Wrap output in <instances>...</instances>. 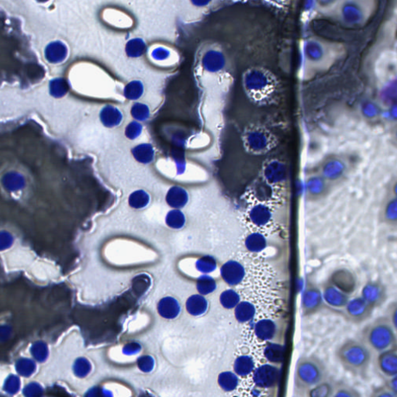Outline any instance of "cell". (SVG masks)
<instances>
[{
  "instance_id": "1",
  "label": "cell",
  "mask_w": 397,
  "mask_h": 397,
  "mask_svg": "<svg viewBox=\"0 0 397 397\" xmlns=\"http://www.w3.org/2000/svg\"><path fill=\"white\" fill-rule=\"evenodd\" d=\"M336 357L346 371L363 376L369 368L372 353L362 341L348 339L337 348Z\"/></svg>"
},
{
  "instance_id": "2",
  "label": "cell",
  "mask_w": 397,
  "mask_h": 397,
  "mask_svg": "<svg viewBox=\"0 0 397 397\" xmlns=\"http://www.w3.org/2000/svg\"><path fill=\"white\" fill-rule=\"evenodd\" d=\"M361 338L364 345L376 353L397 346L396 330L386 316L376 318L364 326Z\"/></svg>"
},
{
  "instance_id": "3",
  "label": "cell",
  "mask_w": 397,
  "mask_h": 397,
  "mask_svg": "<svg viewBox=\"0 0 397 397\" xmlns=\"http://www.w3.org/2000/svg\"><path fill=\"white\" fill-rule=\"evenodd\" d=\"M327 371L321 359L315 356H303L296 364L295 385L302 390H308L322 383Z\"/></svg>"
},
{
  "instance_id": "4",
  "label": "cell",
  "mask_w": 397,
  "mask_h": 397,
  "mask_svg": "<svg viewBox=\"0 0 397 397\" xmlns=\"http://www.w3.org/2000/svg\"><path fill=\"white\" fill-rule=\"evenodd\" d=\"M330 281V284L347 295L353 293L358 287L356 274L346 268H339L332 272Z\"/></svg>"
},
{
  "instance_id": "5",
  "label": "cell",
  "mask_w": 397,
  "mask_h": 397,
  "mask_svg": "<svg viewBox=\"0 0 397 397\" xmlns=\"http://www.w3.org/2000/svg\"><path fill=\"white\" fill-rule=\"evenodd\" d=\"M280 375V368L272 364H262L254 371L253 381L259 388H273L279 382Z\"/></svg>"
},
{
  "instance_id": "6",
  "label": "cell",
  "mask_w": 397,
  "mask_h": 397,
  "mask_svg": "<svg viewBox=\"0 0 397 397\" xmlns=\"http://www.w3.org/2000/svg\"><path fill=\"white\" fill-rule=\"evenodd\" d=\"M379 354L376 359V367L379 372L387 378L396 376L397 374V346Z\"/></svg>"
},
{
  "instance_id": "7",
  "label": "cell",
  "mask_w": 397,
  "mask_h": 397,
  "mask_svg": "<svg viewBox=\"0 0 397 397\" xmlns=\"http://www.w3.org/2000/svg\"><path fill=\"white\" fill-rule=\"evenodd\" d=\"M345 307L348 317L356 323L362 322L369 318L374 309L362 297L352 299L348 302Z\"/></svg>"
},
{
  "instance_id": "8",
  "label": "cell",
  "mask_w": 397,
  "mask_h": 397,
  "mask_svg": "<svg viewBox=\"0 0 397 397\" xmlns=\"http://www.w3.org/2000/svg\"><path fill=\"white\" fill-rule=\"evenodd\" d=\"M361 297L373 308L379 307L386 301V287L380 282H368L363 287Z\"/></svg>"
},
{
  "instance_id": "9",
  "label": "cell",
  "mask_w": 397,
  "mask_h": 397,
  "mask_svg": "<svg viewBox=\"0 0 397 397\" xmlns=\"http://www.w3.org/2000/svg\"><path fill=\"white\" fill-rule=\"evenodd\" d=\"M221 274L226 283L238 285L245 278V269L238 261H230L222 267Z\"/></svg>"
},
{
  "instance_id": "10",
  "label": "cell",
  "mask_w": 397,
  "mask_h": 397,
  "mask_svg": "<svg viewBox=\"0 0 397 397\" xmlns=\"http://www.w3.org/2000/svg\"><path fill=\"white\" fill-rule=\"evenodd\" d=\"M323 298L318 288L310 286L303 294V309L306 314L317 312L322 305Z\"/></svg>"
},
{
  "instance_id": "11",
  "label": "cell",
  "mask_w": 397,
  "mask_h": 397,
  "mask_svg": "<svg viewBox=\"0 0 397 397\" xmlns=\"http://www.w3.org/2000/svg\"><path fill=\"white\" fill-rule=\"evenodd\" d=\"M323 296L327 304L336 308L345 307L348 302V295L341 292L332 284H329L325 287Z\"/></svg>"
},
{
  "instance_id": "12",
  "label": "cell",
  "mask_w": 397,
  "mask_h": 397,
  "mask_svg": "<svg viewBox=\"0 0 397 397\" xmlns=\"http://www.w3.org/2000/svg\"><path fill=\"white\" fill-rule=\"evenodd\" d=\"M277 331V326L274 321L263 319L257 321L254 326V333L261 341H270L273 339Z\"/></svg>"
},
{
  "instance_id": "13",
  "label": "cell",
  "mask_w": 397,
  "mask_h": 397,
  "mask_svg": "<svg viewBox=\"0 0 397 397\" xmlns=\"http://www.w3.org/2000/svg\"><path fill=\"white\" fill-rule=\"evenodd\" d=\"M255 313V307L249 302H242L236 306V319L238 320L240 323L249 322L254 318Z\"/></svg>"
},
{
  "instance_id": "14",
  "label": "cell",
  "mask_w": 397,
  "mask_h": 397,
  "mask_svg": "<svg viewBox=\"0 0 397 397\" xmlns=\"http://www.w3.org/2000/svg\"><path fill=\"white\" fill-rule=\"evenodd\" d=\"M264 355L271 362L281 363L284 358V347L276 343H269L265 347Z\"/></svg>"
},
{
  "instance_id": "15",
  "label": "cell",
  "mask_w": 397,
  "mask_h": 397,
  "mask_svg": "<svg viewBox=\"0 0 397 397\" xmlns=\"http://www.w3.org/2000/svg\"><path fill=\"white\" fill-rule=\"evenodd\" d=\"M254 360L250 356H240L234 362V371L241 376H246L254 370Z\"/></svg>"
},
{
  "instance_id": "16",
  "label": "cell",
  "mask_w": 397,
  "mask_h": 397,
  "mask_svg": "<svg viewBox=\"0 0 397 397\" xmlns=\"http://www.w3.org/2000/svg\"><path fill=\"white\" fill-rule=\"evenodd\" d=\"M245 245L248 250L252 252H261L266 247V241L262 235L259 234H253L249 236L245 241Z\"/></svg>"
},
{
  "instance_id": "17",
  "label": "cell",
  "mask_w": 397,
  "mask_h": 397,
  "mask_svg": "<svg viewBox=\"0 0 397 397\" xmlns=\"http://www.w3.org/2000/svg\"><path fill=\"white\" fill-rule=\"evenodd\" d=\"M219 384L225 391H233L238 386V379L232 372H223L219 375Z\"/></svg>"
},
{
  "instance_id": "18",
  "label": "cell",
  "mask_w": 397,
  "mask_h": 397,
  "mask_svg": "<svg viewBox=\"0 0 397 397\" xmlns=\"http://www.w3.org/2000/svg\"><path fill=\"white\" fill-rule=\"evenodd\" d=\"M332 397H359L361 394L352 386L340 383L334 386Z\"/></svg>"
},
{
  "instance_id": "19",
  "label": "cell",
  "mask_w": 397,
  "mask_h": 397,
  "mask_svg": "<svg viewBox=\"0 0 397 397\" xmlns=\"http://www.w3.org/2000/svg\"><path fill=\"white\" fill-rule=\"evenodd\" d=\"M334 386L329 383H325V381L317 386L310 389L309 396L310 397H332Z\"/></svg>"
},
{
  "instance_id": "20",
  "label": "cell",
  "mask_w": 397,
  "mask_h": 397,
  "mask_svg": "<svg viewBox=\"0 0 397 397\" xmlns=\"http://www.w3.org/2000/svg\"><path fill=\"white\" fill-rule=\"evenodd\" d=\"M220 301L223 307L226 308H234L239 303L240 296L234 290L225 291L220 296Z\"/></svg>"
},
{
  "instance_id": "21",
  "label": "cell",
  "mask_w": 397,
  "mask_h": 397,
  "mask_svg": "<svg viewBox=\"0 0 397 397\" xmlns=\"http://www.w3.org/2000/svg\"><path fill=\"white\" fill-rule=\"evenodd\" d=\"M270 217L269 211L264 209H256L251 214L252 222L257 226H262L269 223Z\"/></svg>"
},
{
  "instance_id": "22",
  "label": "cell",
  "mask_w": 397,
  "mask_h": 397,
  "mask_svg": "<svg viewBox=\"0 0 397 397\" xmlns=\"http://www.w3.org/2000/svg\"><path fill=\"white\" fill-rule=\"evenodd\" d=\"M397 308L396 302L390 303V306L387 308V315L386 317L390 320L395 330H397Z\"/></svg>"
},
{
  "instance_id": "23",
  "label": "cell",
  "mask_w": 397,
  "mask_h": 397,
  "mask_svg": "<svg viewBox=\"0 0 397 397\" xmlns=\"http://www.w3.org/2000/svg\"><path fill=\"white\" fill-rule=\"evenodd\" d=\"M372 397H396L397 395L394 394L393 392L390 391L386 386L385 387H379L372 392Z\"/></svg>"
},
{
  "instance_id": "24",
  "label": "cell",
  "mask_w": 397,
  "mask_h": 397,
  "mask_svg": "<svg viewBox=\"0 0 397 397\" xmlns=\"http://www.w3.org/2000/svg\"><path fill=\"white\" fill-rule=\"evenodd\" d=\"M386 386L389 389V390H390V391L393 392L394 394L397 395V375H396V376H394V377L390 378V380L388 381V383H386Z\"/></svg>"
}]
</instances>
